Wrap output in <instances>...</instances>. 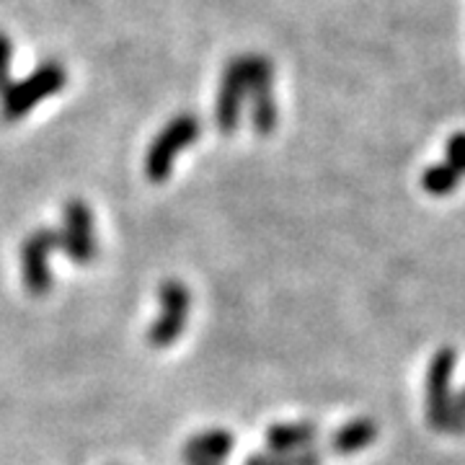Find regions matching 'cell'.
<instances>
[{"instance_id":"cell-16","label":"cell","mask_w":465,"mask_h":465,"mask_svg":"<svg viewBox=\"0 0 465 465\" xmlns=\"http://www.w3.org/2000/svg\"><path fill=\"white\" fill-rule=\"evenodd\" d=\"M448 432L463 434L465 432V385L458 396H452V406H450Z\"/></svg>"},{"instance_id":"cell-6","label":"cell","mask_w":465,"mask_h":465,"mask_svg":"<svg viewBox=\"0 0 465 465\" xmlns=\"http://www.w3.org/2000/svg\"><path fill=\"white\" fill-rule=\"evenodd\" d=\"M455 362H458L455 349L442 347L434 354L427 370V419L437 432H448Z\"/></svg>"},{"instance_id":"cell-11","label":"cell","mask_w":465,"mask_h":465,"mask_svg":"<svg viewBox=\"0 0 465 465\" xmlns=\"http://www.w3.org/2000/svg\"><path fill=\"white\" fill-rule=\"evenodd\" d=\"M375 437H378V424L372 419H354L331 434L329 448L336 455H351V452L370 448L375 442Z\"/></svg>"},{"instance_id":"cell-7","label":"cell","mask_w":465,"mask_h":465,"mask_svg":"<svg viewBox=\"0 0 465 465\" xmlns=\"http://www.w3.org/2000/svg\"><path fill=\"white\" fill-rule=\"evenodd\" d=\"M249 57V101H251V122L259 134H272L277 127V101L272 94V78L274 67L264 54H246Z\"/></svg>"},{"instance_id":"cell-5","label":"cell","mask_w":465,"mask_h":465,"mask_svg":"<svg viewBox=\"0 0 465 465\" xmlns=\"http://www.w3.org/2000/svg\"><path fill=\"white\" fill-rule=\"evenodd\" d=\"M60 251V232H32L21 246V280L32 295H45L52 287V253Z\"/></svg>"},{"instance_id":"cell-3","label":"cell","mask_w":465,"mask_h":465,"mask_svg":"<svg viewBox=\"0 0 465 465\" xmlns=\"http://www.w3.org/2000/svg\"><path fill=\"white\" fill-rule=\"evenodd\" d=\"M158 302H161V313L148 329V344L155 349H166L176 344V339L186 329L192 295L182 280H166L158 287Z\"/></svg>"},{"instance_id":"cell-4","label":"cell","mask_w":465,"mask_h":465,"mask_svg":"<svg viewBox=\"0 0 465 465\" xmlns=\"http://www.w3.org/2000/svg\"><path fill=\"white\" fill-rule=\"evenodd\" d=\"M60 251L75 264H91L99 253L96 241V225L88 204L81 200H73L65 204L63 213V228H60Z\"/></svg>"},{"instance_id":"cell-14","label":"cell","mask_w":465,"mask_h":465,"mask_svg":"<svg viewBox=\"0 0 465 465\" xmlns=\"http://www.w3.org/2000/svg\"><path fill=\"white\" fill-rule=\"evenodd\" d=\"M445 163H448L460 179L465 176V133H455L448 140V158H445Z\"/></svg>"},{"instance_id":"cell-13","label":"cell","mask_w":465,"mask_h":465,"mask_svg":"<svg viewBox=\"0 0 465 465\" xmlns=\"http://www.w3.org/2000/svg\"><path fill=\"white\" fill-rule=\"evenodd\" d=\"M274 465H321V452L316 448L295 450V452H269Z\"/></svg>"},{"instance_id":"cell-15","label":"cell","mask_w":465,"mask_h":465,"mask_svg":"<svg viewBox=\"0 0 465 465\" xmlns=\"http://www.w3.org/2000/svg\"><path fill=\"white\" fill-rule=\"evenodd\" d=\"M11 65H14V42L0 32V94L8 91L11 81Z\"/></svg>"},{"instance_id":"cell-8","label":"cell","mask_w":465,"mask_h":465,"mask_svg":"<svg viewBox=\"0 0 465 465\" xmlns=\"http://www.w3.org/2000/svg\"><path fill=\"white\" fill-rule=\"evenodd\" d=\"M246 99H249V57H235L223 73V84L215 101V122L225 134H231L238 127Z\"/></svg>"},{"instance_id":"cell-2","label":"cell","mask_w":465,"mask_h":465,"mask_svg":"<svg viewBox=\"0 0 465 465\" xmlns=\"http://www.w3.org/2000/svg\"><path fill=\"white\" fill-rule=\"evenodd\" d=\"M67 81L65 67L60 63H45L34 70L32 75H26L24 81L8 85L5 94H0V109H3V119L16 122L21 116H26L36 104L54 96Z\"/></svg>"},{"instance_id":"cell-10","label":"cell","mask_w":465,"mask_h":465,"mask_svg":"<svg viewBox=\"0 0 465 465\" xmlns=\"http://www.w3.org/2000/svg\"><path fill=\"white\" fill-rule=\"evenodd\" d=\"M318 440V427L313 421H290V424H274L266 432L269 452H295V450L313 448Z\"/></svg>"},{"instance_id":"cell-12","label":"cell","mask_w":465,"mask_h":465,"mask_svg":"<svg viewBox=\"0 0 465 465\" xmlns=\"http://www.w3.org/2000/svg\"><path fill=\"white\" fill-rule=\"evenodd\" d=\"M460 183V176L448 166V163H437V166H430L421 176V186L424 192H430L432 197H445L450 194L455 186Z\"/></svg>"},{"instance_id":"cell-1","label":"cell","mask_w":465,"mask_h":465,"mask_svg":"<svg viewBox=\"0 0 465 465\" xmlns=\"http://www.w3.org/2000/svg\"><path fill=\"white\" fill-rule=\"evenodd\" d=\"M202 122L194 114H179L168 122L158 133V137L150 143L145 155V176L153 183H163L171 176L173 161L179 158L183 148L200 140Z\"/></svg>"},{"instance_id":"cell-9","label":"cell","mask_w":465,"mask_h":465,"mask_svg":"<svg viewBox=\"0 0 465 465\" xmlns=\"http://www.w3.org/2000/svg\"><path fill=\"white\" fill-rule=\"evenodd\" d=\"M232 450V434L228 430H207L194 434L186 448L183 460L186 465H223Z\"/></svg>"}]
</instances>
